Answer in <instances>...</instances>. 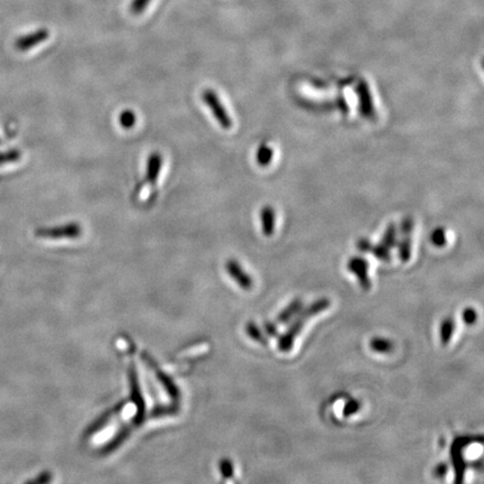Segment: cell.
Listing matches in <instances>:
<instances>
[{
  "label": "cell",
  "instance_id": "44dd1931",
  "mask_svg": "<svg viewBox=\"0 0 484 484\" xmlns=\"http://www.w3.org/2000/svg\"><path fill=\"white\" fill-rule=\"evenodd\" d=\"M21 152L16 150V149H12V150H8V152L0 153V165L15 163L18 159H21Z\"/></svg>",
  "mask_w": 484,
  "mask_h": 484
},
{
  "label": "cell",
  "instance_id": "7a4b0ae2",
  "mask_svg": "<svg viewBox=\"0 0 484 484\" xmlns=\"http://www.w3.org/2000/svg\"><path fill=\"white\" fill-rule=\"evenodd\" d=\"M202 100L209 107L213 117L221 126V128L225 129V130L232 128L234 123H232L230 114L227 112L223 103H221V99L216 91H213L212 89H205L202 94Z\"/></svg>",
  "mask_w": 484,
  "mask_h": 484
},
{
  "label": "cell",
  "instance_id": "30bf717a",
  "mask_svg": "<svg viewBox=\"0 0 484 484\" xmlns=\"http://www.w3.org/2000/svg\"><path fill=\"white\" fill-rule=\"evenodd\" d=\"M261 219V230L266 236H272L274 234L275 223H276V212L274 207L266 205L260 212Z\"/></svg>",
  "mask_w": 484,
  "mask_h": 484
},
{
  "label": "cell",
  "instance_id": "5bb4252c",
  "mask_svg": "<svg viewBox=\"0 0 484 484\" xmlns=\"http://www.w3.org/2000/svg\"><path fill=\"white\" fill-rule=\"evenodd\" d=\"M273 157H274V149L269 145L263 143L258 147L257 153H256V161L259 166L267 167L270 165Z\"/></svg>",
  "mask_w": 484,
  "mask_h": 484
},
{
  "label": "cell",
  "instance_id": "9c48e42d",
  "mask_svg": "<svg viewBox=\"0 0 484 484\" xmlns=\"http://www.w3.org/2000/svg\"><path fill=\"white\" fill-rule=\"evenodd\" d=\"M162 167H163V156L161 153L154 152L149 155L146 166V180L148 183L152 185L157 183Z\"/></svg>",
  "mask_w": 484,
  "mask_h": 484
},
{
  "label": "cell",
  "instance_id": "5b68a950",
  "mask_svg": "<svg viewBox=\"0 0 484 484\" xmlns=\"http://www.w3.org/2000/svg\"><path fill=\"white\" fill-rule=\"evenodd\" d=\"M347 269L356 276L363 291H370L372 283L369 277V263L363 257L354 256L347 263Z\"/></svg>",
  "mask_w": 484,
  "mask_h": 484
},
{
  "label": "cell",
  "instance_id": "cb8c5ba5",
  "mask_svg": "<svg viewBox=\"0 0 484 484\" xmlns=\"http://www.w3.org/2000/svg\"><path fill=\"white\" fill-rule=\"evenodd\" d=\"M149 3H150V0H132L130 10L135 15H139L146 9Z\"/></svg>",
  "mask_w": 484,
  "mask_h": 484
},
{
  "label": "cell",
  "instance_id": "e0dca14e",
  "mask_svg": "<svg viewBox=\"0 0 484 484\" xmlns=\"http://www.w3.org/2000/svg\"><path fill=\"white\" fill-rule=\"evenodd\" d=\"M369 254H372L374 257L379 259L382 263H389L391 260L390 249L382 245L381 242L379 245H371Z\"/></svg>",
  "mask_w": 484,
  "mask_h": 484
},
{
  "label": "cell",
  "instance_id": "2e32d148",
  "mask_svg": "<svg viewBox=\"0 0 484 484\" xmlns=\"http://www.w3.org/2000/svg\"><path fill=\"white\" fill-rule=\"evenodd\" d=\"M398 254L403 263H407L410 259L411 234H401V239L398 242Z\"/></svg>",
  "mask_w": 484,
  "mask_h": 484
},
{
  "label": "cell",
  "instance_id": "4316f807",
  "mask_svg": "<svg viewBox=\"0 0 484 484\" xmlns=\"http://www.w3.org/2000/svg\"><path fill=\"white\" fill-rule=\"evenodd\" d=\"M220 471L225 478H231L234 474V465L229 460H222L220 463Z\"/></svg>",
  "mask_w": 484,
  "mask_h": 484
},
{
  "label": "cell",
  "instance_id": "3957f363",
  "mask_svg": "<svg viewBox=\"0 0 484 484\" xmlns=\"http://www.w3.org/2000/svg\"><path fill=\"white\" fill-rule=\"evenodd\" d=\"M472 442V438H455L452 447H451V458H452L456 483L463 482L464 474H465V469H467V462L464 458V449Z\"/></svg>",
  "mask_w": 484,
  "mask_h": 484
},
{
  "label": "cell",
  "instance_id": "7c38bea8",
  "mask_svg": "<svg viewBox=\"0 0 484 484\" xmlns=\"http://www.w3.org/2000/svg\"><path fill=\"white\" fill-rule=\"evenodd\" d=\"M369 347L374 352L381 353V354L390 353L394 350V343L389 338H382V336H374L371 338Z\"/></svg>",
  "mask_w": 484,
  "mask_h": 484
},
{
  "label": "cell",
  "instance_id": "52a82bcc",
  "mask_svg": "<svg viewBox=\"0 0 484 484\" xmlns=\"http://www.w3.org/2000/svg\"><path fill=\"white\" fill-rule=\"evenodd\" d=\"M49 37H50V32L45 28H41V30L35 31V32L17 38L15 41V49L19 52H26V51L32 50L34 47L41 44L43 42L47 41Z\"/></svg>",
  "mask_w": 484,
  "mask_h": 484
},
{
  "label": "cell",
  "instance_id": "7402d4cb",
  "mask_svg": "<svg viewBox=\"0 0 484 484\" xmlns=\"http://www.w3.org/2000/svg\"><path fill=\"white\" fill-rule=\"evenodd\" d=\"M360 409H361V403H360L359 400H349L345 404V407H343V416L345 417H351L353 415H356Z\"/></svg>",
  "mask_w": 484,
  "mask_h": 484
},
{
  "label": "cell",
  "instance_id": "f1b7e54d",
  "mask_svg": "<svg viewBox=\"0 0 484 484\" xmlns=\"http://www.w3.org/2000/svg\"><path fill=\"white\" fill-rule=\"evenodd\" d=\"M371 245H372V243H371L370 240L365 239V238H361V239L358 240L356 243V248L359 249L361 252H369Z\"/></svg>",
  "mask_w": 484,
  "mask_h": 484
},
{
  "label": "cell",
  "instance_id": "ba28073f",
  "mask_svg": "<svg viewBox=\"0 0 484 484\" xmlns=\"http://www.w3.org/2000/svg\"><path fill=\"white\" fill-rule=\"evenodd\" d=\"M227 270L232 279L239 285L240 288L250 291L254 286V280L243 270L236 260L230 259L227 261Z\"/></svg>",
  "mask_w": 484,
  "mask_h": 484
},
{
  "label": "cell",
  "instance_id": "6da1fadb",
  "mask_svg": "<svg viewBox=\"0 0 484 484\" xmlns=\"http://www.w3.org/2000/svg\"><path fill=\"white\" fill-rule=\"evenodd\" d=\"M331 306V301L329 298H318L316 302L309 304V306L302 309L297 316L292 320V323L289 324L283 334L278 336L277 347L280 352L287 353L292 350L294 345L295 338L300 336V333L303 330L304 325L309 320L314 316L321 314L324 311H327Z\"/></svg>",
  "mask_w": 484,
  "mask_h": 484
},
{
  "label": "cell",
  "instance_id": "603a6c76",
  "mask_svg": "<svg viewBox=\"0 0 484 484\" xmlns=\"http://www.w3.org/2000/svg\"><path fill=\"white\" fill-rule=\"evenodd\" d=\"M462 320H463L464 324L467 325H473L476 323V320H478V313H476V309H472V307H467V309H463L462 312Z\"/></svg>",
  "mask_w": 484,
  "mask_h": 484
},
{
  "label": "cell",
  "instance_id": "277c9868",
  "mask_svg": "<svg viewBox=\"0 0 484 484\" xmlns=\"http://www.w3.org/2000/svg\"><path fill=\"white\" fill-rule=\"evenodd\" d=\"M36 236L46 239H76L82 234V227L76 222L54 227H42L36 231Z\"/></svg>",
  "mask_w": 484,
  "mask_h": 484
},
{
  "label": "cell",
  "instance_id": "8992f818",
  "mask_svg": "<svg viewBox=\"0 0 484 484\" xmlns=\"http://www.w3.org/2000/svg\"><path fill=\"white\" fill-rule=\"evenodd\" d=\"M356 94L359 98L360 112L368 120H374L376 118V109H374V100L371 94L370 88L365 81H360L356 85Z\"/></svg>",
  "mask_w": 484,
  "mask_h": 484
},
{
  "label": "cell",
  "instance_id": "9a60e30c",
  "mask_svg": "<svg viewBox=\"0 0 484 484\" xmlns=\"http://www.w3.org/2000/svg\"><path fill=\"white\" fill-rule=\"evenodd\" d=\"M245 332L248 334L249 338H252L254 342H257L259 345H267L268 343V338L266 336L265 332H263L254 322H249L247 324Z\"/></svg>",
  "mask_w": 484,
  "mask_h": 484
},
{
  "label": "cell",
  "instance_id": "83f0119b",
  "mask_svg": "<svg viewBox=\"0 0 484 484\" xmlns=\"http://www.w3.org/2000/svg\"><path fill=\"white\" fill-rule=\"evenodd\" d=\"M447 472H449V465L447 463H444V462L438 463L434 469V476L438 478H445Z\"/></svg>",
  "mask_w": 484,
  "mask_h": 484
},
{
  "label": "cell",
  "instance_id": "ffe728a7",
  "mask_svg": "<svg viewBox=\"0 0 484 484\" xmlns=\"http://www.w3.org/2000/svg\"><path fill=\"white\" fill-rule=\"evenodd\" d=\"M431 241L438 248H442L447 243V231L444 227H436L431 234Z\"/></svg>",
  "mask_w": 484,
  "mask_h": 484
},
{
  "label": "cell",
  "instance_id": "4fadbf2b",
  "mask_svg": "<svg viewBox=\"0 0 484 484\" xmlns=\"http://www.w3.org/2000/svg\"><path fill=\"white\" fill-rule=\"evenodd\" d=\"M455 331V321L452 318H444L440 324V338L442 345H449Z\"/></svg>",
  "mask_w": 484,
  "mask_h": 484
},
{
  "label": "cell",
  "instance_id": "ac0fdd59",
  "mask_svg": "<svg viewBox=\"0 0 484 484\" xmlns=\"http://www.w3.org/2000/svg\"><path fill=\"white\" fill-rule=\"evenodd\" d=\"M381 243L388 249H392L396 247L397 227L395 223H390L386 229L385 234L382 236Z\"/></svg>",
  "mask_w": 484,
  "mask_h": 484
},
{
  "label": "cell",
  "instance_id": "8fae6325",
  "mask_svg": "<svg viewBox=\"0 0 484 484\" xmlns=\"http://www.w3.org/2000/svg\"><path fill=\"white\" fill-rule=\"evenodd\" d=\"M304 307L302 298H295L285 309L280 311L277 316V322L279 324H288L295 316H297L300 311Z\"/></svg>",
  "mask_w": 484,
  "mask_h": 484
},
{
  "label": "cell",
  "instance_id": "d6986e66",
  "mask_svg": "<svg viewBox=\"0 0 484 484\" xmlns=\"http://www.w3.org/2000/svg\"><path fill=\"white\" fill-rule=\"evenodd\" d=\"M136 123H137V116H136L134 111L127 109V110H123L120 114L119 123L126 130H130V129L134 128Z\"/></svg>",
  "mask_w": 484,
  "mask_h": 484
},
{
  "label": "cell",
  "instance_id": "d4e9b609",
  "mask_svg": "<svg viewBox=\"0 0 484 484\" xmlns=\"http://www.w3.org/2000/svg\"><path fill=\"white\" fill-rule=\"evenodd\" d=\"M263 329H265L266 336H268L269 338H278L279 336V329L275 322L266 321L263 324Z\"/></svg>",
  "mask_w": 484,
  "mask_h": 484
},
{
  "label": "cell",
  "instance_id": "484cf974",
  "mask_svg": "<svg viewBox=\"0 0 484 484\" xmlns=\"http://www.w3.org/2000/svg\"><path fill=\"white\" fill-rule=\"evenodd\" d=\"M414 220L411 219L410 216H406L400 225V234H411L414 231Z\"/></svg>",
  "mask_w": 484,
  "mask_h": 484
}]
</instances>
